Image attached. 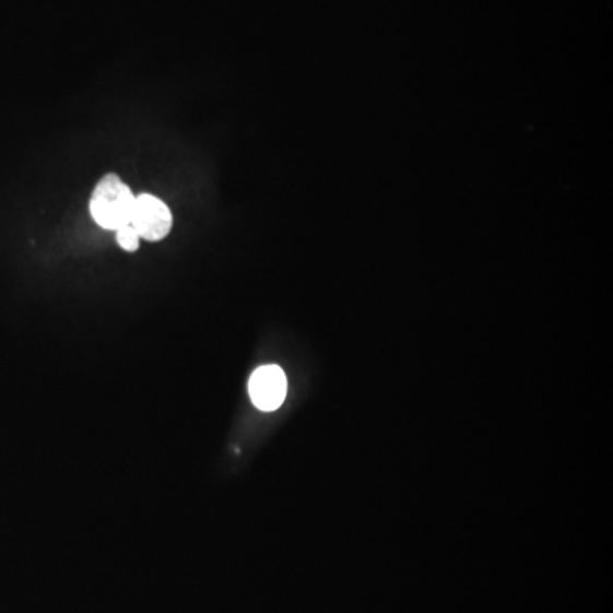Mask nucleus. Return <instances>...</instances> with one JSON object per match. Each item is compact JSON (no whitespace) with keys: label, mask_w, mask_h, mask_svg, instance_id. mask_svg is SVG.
Instances as JSON below:
<instances>
[{"label":"nucleus","mask_w":613,"mask_h":613,"mask_svg":"<svg viewBox=\"0 0 613 613\" xmlns=\"http://www.w3.org/2000/svg\"><path fill=\"white\" fill-rule=\"evenodd\" d=\"M135 198L120 176L106 174L105 178L97 182L91 197V215L99 227L116 231L130 224Z\"/></svg>","instance_id":"f257e3e1"},{"label":"nucleus","mask_w":613,"mask_h":613,"mask_svg":"<svg viewBox=\"0 0 613 613\" xmlns=\"http://www.w3.org/2000/svg\"><path fill=\"white\" fill-rule=\"evenodd\" d=\"M130 224L135 227L142 239L157 243L169 236L173 228V213L161 198L143 193L135 198Z\"/></svg>","instance_id":"f03ea898"},{"label":"nucleus","mask_w":613,"mask_h":613,"mask_svg":"<svg viewBox=\"0 0 613 613\" xmlns=\"http://www.w3.org/2000/svg\"><path fill=\"white\" fill-rule=\"evenodd\" d=\"M249 396L256 408L274 411L285 401L286 377L276 365L258 368L249 380Z\"/></svg>","instance_id":"7ed1b4c3"},{"label":"nucleus","mask_w":613,"mask_h":613,"mask_svg":"<svg viewBox=\"0 0 613 613\" xmlns=\"http://www.w3.org/2000/svg\"><path fill=\"white\" fill-rule=\"evenodd\" d=\"M116 243L121 249L125 251L133 252L139 249L140 246V236L139 232L135 231V227L131 224L123 225V227L116 228Z\"/></svg>","instance_id":"20e7f679"}]
</instances>
